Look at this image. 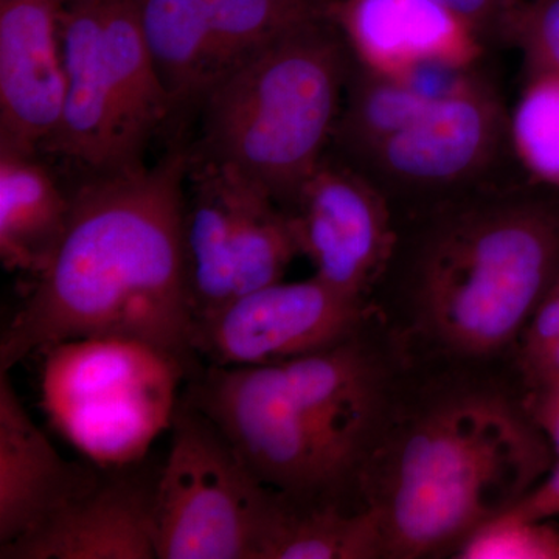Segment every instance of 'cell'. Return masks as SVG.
Masks as SVG:
<instances>
[{
    "instance_id": "obj_28",
    "label": "cell",
    "mask_w": 559,
    "mask_h": 559,
    "mask_svg": "<svg viewBox=\"0 0 559 559\" xmlns=\"http://www.w3.org/2000/svg\"><path fill=\"white\" fill-rule=\"evenodd\" d=\"M528 377L536 388L559 381V342L536 364L535 369L528 371Z\"/></svg>"
},
{
    "instance_id": "obj_27",
    "label": "cell",
    "mask_w": 559,
    "mask_h": 559,
    "mask_svg": "<svg viewBox=\"0 0 559 559\" xmlns=\"http://www.w3.org/2000/svg\"><path fill=\"white\" fill-rule=\"evenodd\" d=\"M511 513L535 521H551L559 518V460L535 488L514 503Z\"/></svg>"
},
{
    "instance_id": "obj_14",
    "label": "cell",
    "mask_w": 559,
    "mask_h": 559,
    "mask_svg": "<svg viewBox=\"0 0 559 559\" xmlns=\"http://www.w3.org/2000/svg\"><path fill=\"white\" fill-rule=\"evenodd\" d=\"M60 0H0V146L36 154L66 100Z\"/></svg>"
},
{
    "instance_id": "obj_8",
    "label": "cell",
    "mask_w": 559,
    "mask_h": 559,
    "mask_svg": "<svg viewBox=\"0 0 559 559\" xmlns=\"http://www.w3.org/2000/svg\"><path fill=\"white\" fill-rule=\"evenodd\" d=\"M186 399L218 426L257 479L293 502L336 503L355 474L312 428L274 366L201 367Z\"/></svg>"
},
{
    "instance_id": "obj_23",
    "label": "cell",
    "mask_w": 559,
    "mask_h": 559,
    "mask_svg": "<svg viewBox=\"0 0 559 559\" xmlns=\"http://www.w3.org/2000/svg\"><path fill=\"white\" fill-rule=\"evenodd\" d=\"M459 558L559 559V530L507 510L474 530L460 544Z\"/></svg>"
},
{
    "instance_id": "obj_18",
    "label": "cell",
    "mask_w": 559,
    "mask_h": 559,
    "mask_svg": "<svg viewBox=\"0 0 559 559\" xmlns=\"http://www.w3.org/2000/svg\"><path fill=\"white\" fill-rule=\"evenodd\" d=\"M187 183L186 253L197 320L235 297L237 173L201 154L190 157Z\"/></svg>"
},
{
    "instance_id": "obj_13",
    "label": "cell",
    "mask_w": 559,
    "mask_h": 559,
    "mask_svg": "<svg viewBox=\"0 0 559 559\" xmlns=\"http://www.w3.org/2000/svg\"><path fill=\"white\" fill-rule=\"evenodd\" d=\"M159 474L142 460L103 468L86 492L24 538L0 546L2 559H157Z\"/></svg>"
},
{
    "instance_id": "obj_5",
    "label": "cell",
    "mask_w": 559,
    "mask_h": 559,
    "mask_svg": "<svg viewBox=\"0 0 559 559\" xmlns=\"http://www.w3.org/2000/svg\"><path fill=\"white\" fill-rule=\"evenodd\" d=\"M66 100L47 150L95 175L143 164L175 108L134 0H66L60 9Z\"/></svg>"
},
{
    "instance_id": "obj_19",
    "label": "cell",
    "mask_w": 559,
    "mask_h": 559,
    "mask_svg": "<svg viewBox=\"0 0 559 559\" xmlns=\"http://www.w3.org/2000/svg\"><path fill=\"white\" fill-rule=\"evenodd\" d=\"M66 197L36 154L0 146V260L38 277L68 229Z\"/></svg>"
},
{
    "instance_id": "obj_6",
    "label": "cell",
    "mask_w": 559,
    "mask_h": 559,
    "mask_svg": "<svg viewBox=\"0 0 559 559\" xmlns=\"http://www.w3.org/2000/svg\"><path fill=\"white\" fill-rule=\"evenodd\" d=\"M40 406L51 425L100 468L138 463L171 428L189 370L130 337H84L40 352Z\"/></svg>"
},
{
    "instance_id": "obj_10",
    "label": "cell",
    "mask_w": 559,
    "mask_h": 559,
    "mask_svg": "<svg viewBox=\"0 0 559 559\" xmlns=\"http://www.w3.org/2000/svg\"><path fill=\"white\" fill-rule=\"evenodd\" d=\"M173 105L202 102L270 44L325 20L333 0H134Z\"/></svg>"
},
{
    "instance_id": "obj_12",
    "label": "cell",
    "mask_w": 559,
    "mask_h": 559,
    "mask_svg": "<svg viewBox=\"0 0 559 559\" xmlns=\"http://www.w3.org/2000/svg\"><path fill=\"white\" fill-rule=\"evenodd\" d=\"M286 213L314 277L366 299L388 274L399 246L392 202L373 180L333 151L305 180Z\"/></svg>"
},
{
    "instance_id": "obj_21",
    "label": "cell",
    "mask_w": 559,
    "mask_h": 559,
    "mask_svg": "<svg viewBox=\"0 0 559 559\" xmlns=\"http://www.w3.org/2000/svg\"><path fill=\"white\" fill-rule=\"evenodd\" d=\"M433 102L404 81L353 60L330 151L342 159H355L409 127Z\"/></svg>"
},
{
    "instance_id": "obj_15",
    "label": "cell",
    "mask_w": 559,
    "mask_h": 559,
    "mask_svg": "<svg viewBox=\"0 0 559 559\" xmlns=\"http://www.w3.org/2000/svg\"><path fill=\"white\" fill-rule=\"evenodd\" d=\"M329 20L353 60L396 80L430 68L476 69L487 47L437 0H333Z\"/></svg>"
},
{
    "instance_id": "obj_29",
    "label": "cell",
    "mask_w": 559,
    "mask_h": 559,
    "mask_svg": "<svg viewBox=\"0 0 559 559\" xmlns=\"http://www.w3.org/2000/svg\"><path fill=\"white\" fill-rule=\"evenodd\" d=\"M60 2H66V0H60Z\"/></svg>"
},
{
    "instance_id": "obj_11",
    "label": "cell",
    "mask_w": 559,
    "mask_h": 559,
    "mask_svg": "<svg viewBox=\"0 0 559 559\" xmlns=\"http://www.w3.org/2000/svg\"><path fill=\"white\" fill-rule=\"evenodd\" d=\"M362 318V299L318 277L282 280L194 320L191 347L207 366H274L352 340Z\"/></svg>"
},
{
    "instance_id": "obj_3",
    "label": "cell",
    "mask_w": 559,
    "mask_h": 559,
    "mask_svg": "<svg viewBox=\"0 0 559 559\" xmlns=\"http://www.w3.org/2000/svg\"><path fill=\"white\" fill-rule=\"evenodd\" d=\"M551 454L535 421L502 396L473 393L437 404L404 437L377 503L385 557L460 546L535 488Z\"/></svg>"
},
{
    "instance_id": "obj_4",
    "label": "cell",
    "mask_w": 559,
    "mask_h": 559,
    "mask_svg": "<svg viewBox=\"0 0 559 559\" xmlns=\"http://www.w3.org/2000/svg\"><path fill=\"white\" fill-rule=\"evenodd\" d=\"M352 68L329 17L274 40L201 102L202 154L240 170L286 212L330 151Z\"/></svg>"
},
{
    "instance_id": "obj_17",
    "label": "cell",
    "mask_w": 559,
    "mask_h": 559,
    "mask_svg": "<svg viewBox=\"0 0 559 559\" xmlns=\"http://www.w3.org/2000/svg\"><path fill=\"white\" fill-rule=\"evenodd\" d=\"M274 367L312 428L358 469L377 419L380 389L355 337Z\"/></svg>"
},
{
    "instance_id": "obj_26",
    "label": "cell",
    "mask_w": 559,
    "mask_h": 559,
    "mask_svg": "<svg viewBox=\"0 0 559 559\" xmlns=\"http://www.w3.org/2000/svg\"><path fill=\"white\" fill-rule=\"evenodd\" d=\"M558 277V275H557ZM522 342L524 369L532 371L547 353L559 342V282L555 278L549 290L544 294L532 318L528 319Z\"/></svg>"
},
{
    "instance_id": "obj_25",
    "label": "cell",
    "mask_w": 559,
    "mask_h": 559,
    "mask_svg": "<svg viewBox=\"0 0 559 559\" xmlns=\"http://www.w3.org/2000/svg\"><path fill=\"white\" fill-rule=\"evenodd\" d=\"M465 22L485 46L489 43H510L514 21L528 0H437Z\"/></svg>"
},
{
    "instance_id": "obj_22",
    "label": "cell",
    "mask_w": 559,
    "mask_h": 559,
    "mask_svg": "<svg viewBox=\"0 0 559 559\" xmlns=\"http://www.w3.org/2000/svg\"><path fill=\"white\" fill-rule=\"evenodd\" d=\"M509 130L511 153L530 182L559 194V75H527Z\"/></svg>"
},
{
    "instance_id": "obj_20",
    "label": "cell",
    "mask_w": 559,
    "mask_h": 559,
    "mask_svg": "<svg viewBox=\"0 0 559 559\" xmlns=\"http://www.w3.org/2000/svg\"><path fill=\"white\" fill-rule=\"evenodd\" d=\"M385 557L382 511L347 513L337 503L301 506L282 495L260 559H371Z\"/></svg>"
},
{
    "instance_id": "obj_1",
    "label": "cell",
    "mask_w": 559,
    "mask_h": 559,
    "mask_svg": "<svg viewBox=\"0 0 559 559\" xmlns=\"http://www.w3.org/2000/svg\"><path fill=\"white\" fill-rule=\"evenodd\" d=\"M190 156L95 175L72 194L68 229L0 341V371L60 342L130 337L200 370L186 253ZM189 377V378H190Z\"/></svg>"
},
{
    "instance_id": "obj_16",
    "label": "cell",
    "mask_w": 559,
    "mask_h": 559,
    "mask_svg": "<svg viewBox=\"0 0 559 559\" xmlns=\"http://www.w3.org/2000/svg\"><path fill=\"white\" fill-rule=\"evenodd\" d=\"M102 469L62 459L25 411L9 371H0V546L46 524L86 492Z\"/></svg>"
},
{
    "instance_id": "obj_24",
    "label": "cell",
    "mask_w": 559,
    "mask_h": 559,
    "mask_svg": "<svg viewBox=\"0 0 559 559\" xmlns=\"http://www.w3.org/2000/svg\"><path fill=\"white\" fill-rule=\"evenodd\" d=\"M530 73L559 75V0H528L510 33Z\"/></svg>"
},
{
    "instance_id": "obj_30",
    "label": "cell",
    "mask_w": 559,
    "mask_h": 559,
    "mask_svg": "<svg viewBox=\"0 0 559 559\" xmlns=\"http://www.w3.org/2000/svg\"><path fill=\"white\" fill-rule=\"evenodd\" d=\"M557 278H558V282H559V274H558V277H557Z\"/></svg>"
},
{
    "instance_id": "obj_7",
    "label": "cell",
    "mask_w": 559,
    "mask_h": 559,
    "mask_svg": "<svg viewBox=\"0 0 559 559\" xmlns=\"http://www.w3.org/2000/svg\"><path fill=\"white\" fill-rule=\"evenodd\" d=\"M157 480V559H260L282 492L183 396Z\"/></svg>"
},
{
    "instance_id": "obj_2",
    "label": "cell",
    "mask_w": 559,
    "mask_h": 559,
    "mask_svg": "<svg viewBox=\"0 0 559 559\" xmlns=\"http://www.w3.org/2000/svg\"><path fill=\"white\" fill-rule=\"evenodd\" d=\"M503 180L426 205L404 259L419 318L460 355L510 345L559 274V194Z\"/></svg>"
},
{
    "instance_id": "obj_9",
    "label": "cell",
    "mask_w": 559,
    "mask_h": 559,
    "mask_svg": "<svg viewBox=\"0 0 559 559\" xmlns=\"http://www.w3.org/2000/svg\"><path fill=\"white\" fill-rule=\"evenodd\" d=\"M509 116L498 91L479 75L347 162L373 180L392 205L433 204L503 178L511 153Z\"/></svg>"
}]
</instances>
